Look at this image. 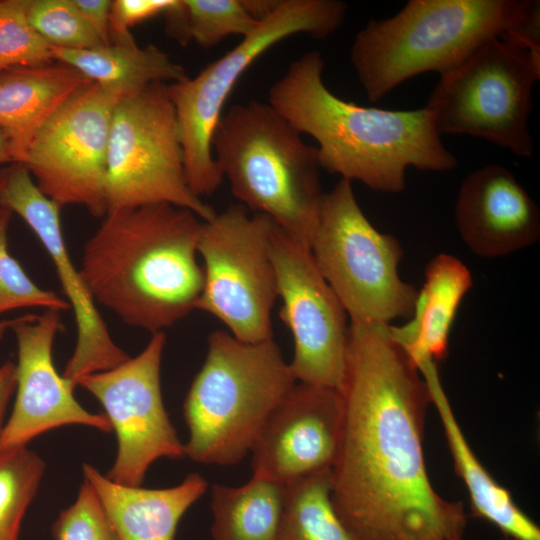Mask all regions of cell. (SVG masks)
I'll list each match as a JSON object with an SVG mask.
<instances>
[{"label":"cell","instance_id":"cell-1","mask_svg":"<svg viewBox=\"0 0 540 540\" xmlns=\"http://www.w3.org/2000/svg\"><path fill=\"white\" fill-rule=\"evenodd\" d=\"M335 511L357 540H459L467 516L432 486L423 452L431 396L389 325L351 322Z\"/></svg>","mask_w":540,"mask_h":540},{"label":"cell","instance_id":"cell-2","mask_svg":"<svg viewBox=\"0 0 540 540\" xmlns=\"http://www.w3.org/2000/svg\"><path fill=\"white\" fill-rule=\"evenodd\" d=\"M324 66L319 51L304 53L268 96V104L299 134L316 140L321 169L375 191L400 193L409 167L444 172L457 166L426 107L387 110L345 101L324 84Z\"/></svg>","mask_w":540,"mask_h":540},{"label":"cell","instance_id":"cell-3","mask_svg":"<svg viewBox=\"0 0 540 540\" xmlns=\"http://www.w3.org/2000/svg\"><path fill=\"white\" fill-rule=\"evenodd\" d=\"M170 204L110 211L85 242L80 273L95 302L152 333L186 317L202 292L203 225Z\"/></svg>","mask_w":540,"mask_h":540},{"label":"cell","instance_id":"cell-4","mask_svg":"<svg viewBox=\"0 0 540 540\" xmlns=\"http://www.w3.org/2000/svg\"><path fill=\"white\" fill-rule=\"evenodd\" d=\"M300 135L268 103L251 100L222 114L211 148L241 204L310 247L324 193L317 148Z\"/></svg>","mask_w":540,"mask_h":540},{"label":"cell","instance_id":"cell-5","mask_svg":"<svg viewBox=\"0 0 540 540\" xmlns=\"http://www.w3.org/2000/svg\"><path fill=\"white\" fill-rule=\"evenodd\" d=\"M296 383L273 338L248 343L212 332L183 404L185 456L202 464L239 463Z\"/></svg>","mask_w":540,"mask_h":540},{"label":"cell","instance_id":"cell-6","mask_svg":"<svg viewBox=\"0 0 540 540\" xmlns=\"http://www.w3.org/2000/svg\"><path fill=\"white\" fill-rule=\"evenodd\" d=\"M528 2L410 0L394 16L370 20L350 50L367 98L376 102L421 73H448L485 42L504 34Z\"/></svg>","mask_w":540,"mask_h":540},{"label":"cell","instance_id":"cell-7","mask_svg":"<svg viewBox=\"0 0 540 540\" xmlns=\"http://www.w3.org/2000/svg\"><path fill=\"white\" fill-rule=\"evenodd\" d=\"M346 3L339 0H282L256 29L195 77L168 83L183 150L184 170L198 197L213 194L224 177L211 148L213 131L234 85L246 69L281 40L307 34L323 39L344 23Z\"/></svg>","mask_w":540,"mask_h":540},{"label":"cell","instance_id":"cell-8","mask_svg":"<svg viewBox=\"0 0 540 540\" xmlns=\"http://www.w3.org/2000/svg\"><path fill=\"white\" fill-rule=\"evenodd\" d=\"M310 249L351 322L390 325L412 317L418 291L398 274L402 247L371 224L351 181L341 179L324 193Z\"/></svg>","mask_w":540,"mask_h":540},{"label":"cell","instance_id":"cell-9","mask_svg":"<svg viewBox=\"0 0 540 540\" xmlns=\"http://www.w3.org/2000/svg\"><path fill=\"white\" fill-rule=\"evenodd\" d=\"M539 78L540 62L496 37L441 75L425 107L441 136L483 138L528 158L534 152L529 130L532 87Z\"/></svg>","mask_w":540,"mask_h":540},{"label":"cell","instance_id":"cell-10","mask_svg":"<svg viewBox=\"0 0 540 540\" xmlns=\"http://www.w3.org/2000/svg\"><path fill=\"white\" fill-rule=\"evenodd\" d=\"M167 84H150L122 96L115 106L107 153V213L166 203L209 221L215 210L187 183Z\"/></svg>","mask_w":540,"mask_h":540},{"label":"cell","instance_id":"cell-11","mask_svg":"<svg viewBox=\"0 0 540 540\" xmlns=\"http://www.w3.org/2000/svg\"><path fill=\"white\" fill-rule=\"evenodd\" d=\"M275 223L230 205L204 221L198 242L204 284L195 309L220 320L238 340L272 338L271 312L278 297L271 257Z\"/></svg>","mask_w":540,"mask_h":540},{"label":"cell","instance_id":"cell-12","mask_svg":"<svg viewBox=\"0 0 540 540\" xmlns=\"http://www.w3.org/2000/svg\"><path fill=\"white\" fill-rule=\"evenodd\" d=\"M119 91L91 83L36 133L22 160L41 192L58 204L107 213L106 167L112 115Z\"/></svg>","mask_w":540,"mask_h":540},{"label":"cell","instance_id":"cell-13","mask_svg":"<svg viewBox=\"0 0 540 540\" xmlns=\"http://www.w3.org/2000/svg\"><path fill=\"white\" fill-rule=\"evenodd\" d=\"M166 344L163 331L152 333L137 356L120 365L80 377L76 385L103 406L117 437L116 459L106 477L115 483L140 486L152 463L185 456L165 410L160 381Z\"/></svg>","mask_w":540,"mask_h":540},{"label":"cell","instance_id":"cell-14","mask_svg":"<svg viewBox=\"0 0 540 540\" xmlns=\"http://www.w3.org/2000/svg\"><path fill=\"white\" fill-rule=\"evenodd\" d=\"M271 257L280 317L293 339L289 363L297 382L340 390L348 344L347 313L320 273L311 249L284 233L276 224Z\"/></svg>","mask_w":540,"mask_h":540},{"label":"cell","instance_id":"cell-15","mask_svg":"<svg viewBox=\"0 0 540 540\" xmlns=\"http://www.w3.org/2000/svg\"><path fill=\"white\" fill-rule=\"evenodd\" d=\"M0 206L17 213L38 237L73 310L76 344L63 377L76 385L84 375L125 362L128 354L111 338L80 269L70 257L61 226V207L41 192L23 164L12 162L0 168Z\"/></svg>","mask_w":540,"mask_h":540},{"label":"cell","instance_id":"cell-16","mask_svg":"<svg viewBox=\"0 0 540 540\" xmlns=\"http://www.w3.org/2000/svg\"><path fill=\"white\" fill-rule=\"evenodd\" d=\"M60 328V311L52 309L12 321L18 348L16 395L0 433V449L27 446L35 437L65 425L112 431L107 417L82 407L73 394L76 385L57 372L53 343Z\"/></svg>","mask_w":540,"mask_h":540},{"label":"cell","instance_id":"cell-17","mask_svg":"<svg viewBox=\"0 0 540 540\" xmlns=\"http://www.w3.org/2000/svg\"><path fill=\"white\" fill-rule=\"evenodd\" d=\"M343 416L339 390L297 382L271 413L250 451L253 474L287 485L332 470Z\"/></svg>","mask_w":540,"mask_h":540},{"label":"cell","instance_id":"cell-18","mask_svg":"<svg viewBox=\"0 0 540 540\" xmlns=\"http://www.w3.org/2000/svg\"><path fill=\"white\" fill-rule=\"evenodd\" d=\"M455 223L461 239L477 256H505L540 238V210L504 166L487 164L462 182Z\"/></svg>","mask_w":540,"mask_h":540},{"label":"cell","instance_id":"cell-19","mask_svg":"<svg viewBox=\"0 0 540 540\" xmlns=\"http://www.w3.org/2000/svg\"><path fill=\"white\" fill-rule=\"evenodd\" d=\"M82 469L119 540H174L181 518L208 485L191 473L176 486L147 489L115 483L88 463Z\"/></svg>","mask_w":540,"mask_h":540},{"label":"cell","instance_id":"cell-20","mask_svg":"<svg viewBox=\"0 0 540 540\" xmlns=\"http://www.w3.org/2000/svg\"><path fill=\"white\" fill-rule=\"evenodd\" d=\"M93 83L63 63L0 71V128L19 163L41 127L72 97Z\"/></svg>","mask_w":540,"mask_h":540},{"label":"cell","instance_id":"cell-21","mask_svg":"<svg viewBox=\"0 0 540 540\" xmlns=\"http://www.w3.org/2000/svg\"><path fill=\"white\" fill-rule=\"evenodd\" d=\"M437 410L453 459L455 472L464 482L473 512L496 526L505 537L540 540V529L515 503L509 491L498 484L469 446L440 382L435 362L420 367Z\"/></svg>","mask_w":540,"mask_h":540},{"label":"cell","instance_id":"cell-22","mask_svg":"<svg viewBox=\"0 0 540 540\" xmlns=\"http://www.w3.org/2000/svg\"><path fill=\"white\" fill-rule=\"evenodd\" d=\"M472 284L468 268L450 254H438L428 263L410 321L401 327L389 325L391 336L416 366L447 356L453 321Z\"/></svg>","mask_w":540,"mask_h":540},{"label":"cell","instance_id":"cell-23","mask_svg":"<svg viewBox=\"0 0 540 540\" xmlns=\"http://www.w3.org/2000/svg\"><path fill=\"white\" fill-rule=\"evenodd\" d=\"M53 61L68 65L94 83L115 89L123 96L153 83L181 81L184 68L156 47H139L135 41L110 43L89 49L50 46Z\"/></svg>","mask_w":540,"mask_h":540},{"label":"cell","instance_id":"cell-24","mask_svg":"<svg viewBox=\"0 0 540 540\" xmlns=\"http://www.w3.org/2000/svg\"><path fill=\"white\" fill-rule=\"evenodd\" d=\"M285 485L253 474L242 486H212L213 540H275Z\"/></svg>","mask_w":540,"mask_h":540},{"label":"cell","instance_id":"cell-25","mask_svg":"<svg viewBox=\"0 0 540 540\" xmlns=\"http://www.w3.org/2000/svg\"><path fill=\"white\" fill-rule=\"evenodd\" d=\"M332 470L285 485L275 540H357L337 515L331 499Z\"/></svg>","mask_w":540,"mask_h":540},{"label":"cell","instance_id":"cell-26","mask_svg":"<svg viewBox=\"0 0 540 540\" xmlns=\"http://www.w3.org/2000/svg\"><path fill=\"white\" fill-rule=\"evenodd\" d=\"M164 15L170 37L181 45L193 40L203 48L216 46L231 35L243 38L260 22L242 0H177Z\"/></svg>","mask_w":540,"mask_h":540},{"label":"cell","instance_id":"cell-27","mask_svg":"<svg viewBox=\"0 0 540 540\" xmlns=\"http://www.w3.org/2000/svg\"><path fill=\"white\" fill-rule=\"evenodd\" d=\"M44 471L42 458L27 446L0 449V540H19Z\"/></svg>","mask_w":540,"mask_h":540},{"label":"cell","instance_id":"cell-28","mask_svg":"<svg viewBox=\"0 0 540 540\" xmlns=\"http://www.w3.org/2000/svg\"><path fill=\"white\" fill-rule=\"evenodd\" d=\"M25 10L32 29L50 46L78 50L106 45L71 0H26Z\"/></svg>","mask_w":540,"mask_h":540},{"label":"cell","instance_id":"cell-29","mask_svg":"<svg viewBox=\"0 0 540 540\" xmlns=\"http://www.w3.org/2000/svg\"><path fill=\"white\" fill-rule=\"evenodd\" d=\"M12 212L0 206V315L24 308L70 309L66 299L36 285L8 251V226Z\"/></svg>","mask_w":540,"mask_h":540},{"label":"cell","instance_id":"cell-30","mask_svg":"<svg viewBox=\"0 0 540 540\" xmlns=\"http://www.w3.org/2000/svg\"><path fill=\"white\" fill-rule=\"evenodd\" d=\"M26 0H0V71L53 62L48 45L30 26Z\"/></svg>","mask_w":540,"mask_h":540},{"label":"cell","instance_id":"cell-31","mask_svg":"<svg viewBox=\"0 0 540 540\" xmlns=\"http://www.w3.org/2000/svg\"><path fill=\"white\" fill-rule=\"evenodd\" d=\"M55 540H119L97 494L83 480L75 501L52 525Z\"/></svg>","mask_w":540,"mask_h":540},{"label":"cell","instance_id":"cell-32","mask_svg":"<svg viewBox=\"0 0 540 540\" xmlns=\"http://www.w3.org/2000/svg\"><path fill=\"white\" fill-rule=\"evenodd\" d=\"M177 0H114L111 1L109 32L111 43L135 41L130 29L146 20L165 14Z\"/></svg>","mask_w":540,"mask_h":540},{"label":"cell","instance_id":"cell-33","mask_svg":"<svg viewBox=\"0 0 540 540\" xmlns=\"http://www.w3.org/2000/svg\"><path fill=\"white\" fill-rule=\"evenodd\" d=\"M500 38L528 51L540 62V3L529 0L522 14Z\"/></svg>","mask_w":540,"mask_h":540},{"label":"cell","instance_id":"cell-34","mask_svg":"<svg viewBox=\"0 0 540 540\" xmlns=\"http://www.w3.org/2000/svg\"><path fill=\"white\" fill-rule=\"evenodd\" d=\"M71 3L87 25L104 44H110V0H71Z\"/></svg>","mask_w":540,"mask_h":540},{"label":"cell","instance_id":"cell-35","mask_svg":"<svg viewBox=\"0 0 540 540\" xmlns=\"http://www.w3.org/2000/svg\"><path fill=\"white\" fill-rule=\"evenodd\" d=\"M16 389V364L6 361L0 366V433L3 418L12 394Z\"/></svg>","mask_w":540,"mask_h":540},{"label":"cell","instance_id":"cell-36","mask_svg":"<svg viewBox=\"0 0 540 540\" xmlns=\"http://www.w3.org/2000/svg\"><path fill=\"white\" fill-rule=\"evenodd\" d=\"M246 10L257 21L273 13L282 0H242Z\"/></svg>","mask_w":540,"mask_h":540},{"label":"cell","instance_id":"cell-37","mask_svg":"<svg viewBox=\"0 0 540 540\" xmlns=\"http://www.w3.org/2000/svg\"><path fill=\"white\" fill-rule=\"evenodd\" d=\"M13 162L12 150L8 134L0 128V164Z\"/></svg>","mask_w":540,"mask_h":540},{"label":"cell","instance_id":"cell-38","mask_svg":"<svg viewBox=\"0 0 540 540\" xmlns=\"http://www.w3.org/2000/svg\"><path fill=\"white\" fill-rule=\"evenodd\" d=\"M13 319L0 321V340L3 338L5 332L11 327Z\"/></svg>","mask_w":540,"mask_h":540},{"label":"cell","instance_id":"cell-39","mask_svg":"<svg viewBox=\"0 0 540 540\" xmlns=\"http://www.w3.org/2000/svg\"><path fill=\"white\" fill-rule=\"evenodd\" d=\"M501 540H515V539L505 537V538H503V539H501Z\"/></svg>","mask_w":540,"mask_h":540},{"label":"cell","instance_id":"cell-40","mask_svg":"<svg viewBox=\"0 0 540 540\" xmlns=\"http://www.w3.org/2000/svg\"><path fill=\"white\" fill-rule=\"evenodd\" d=\"M459 540H463V539H459Z\"/></svg>","mask_w":540,"mask_h":540}]
</instances>
